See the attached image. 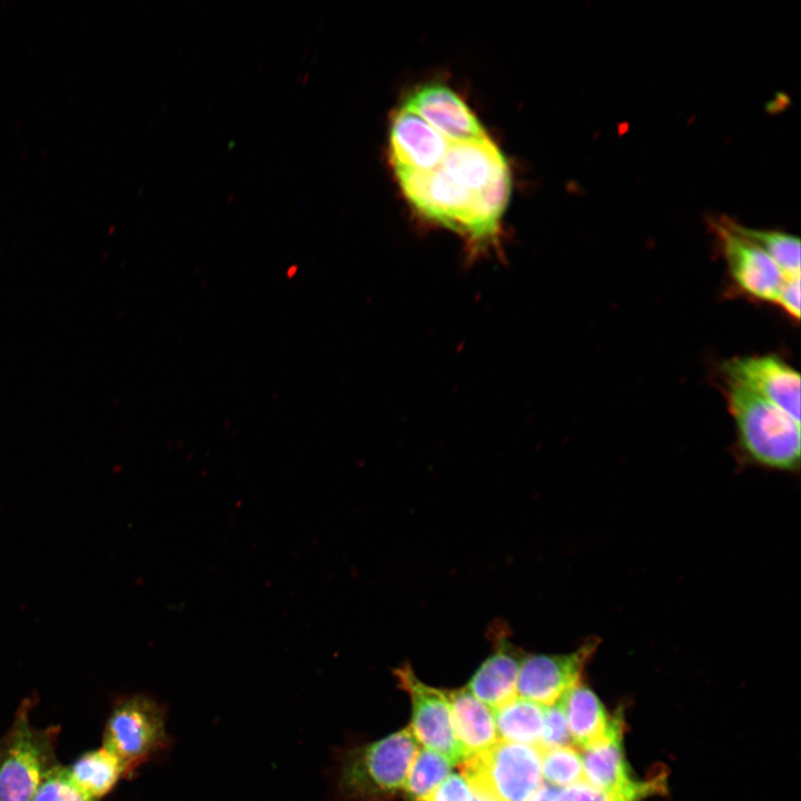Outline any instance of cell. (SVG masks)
<instances>
[{"mask_svg": "<svg viewBox=\"0 0 801 801\" xmlns=\"http://www.w3.org/2000/svg\"><path fill=\"white\" fill-rule=\"evenodd\" d=\"M166 715L161 705L145 694L118 701L106 723L103 748L130 773L152 754L168 746Z\"/></svg>", "mask_w": 801, "mask_h": 801, "instance_id": "6", "label": "cell"}, {"mask_svg": "<svg viewBox=\"0 0 801 801\" xmlns=\"http://www.w3.org/2000/svg\"><path fill=\"white\" fill-rule=\"evenodd\" d=\"M721 370L723 378L745 386L800 422V374L782 357L739 356L724 362Z\"/></svg>", "mask_w": 801, "mask_h": 801, "instance_id": "10", "label": "cell"}, {"mask_svg": "<svg viewBox=\"0 0 801 801\" xmlns=\"http://www.w3.org/2000/svg\"><path fill=\"white\" fill-rule=\"evenodd\" d=\"M599 645L596 637L570 653L525 654L517 678L518 698L550 706L580 682L587 662Z\"/></svg>", "mask_w": 801, "mask_h": 801, "instance_id": "9", "label": "cell"}, {"mask_svg": "<svg viewBox=\"0 0 801 801\" xmlns=\"http://www.w3.org/2000/svg\"><path fill=\"white\" fill-rule=\"evenodd\" d=\"M447 695L453 729L465 759L498 741L494 714L487 705L466 688L447 691Z\"/></svg>", "mask_w": 801, "mask_h": 801, "instance_id": "15", "label": "cell"}, {"mask_svg": "<svg viewBox=\"0 0 801 801\" xmlns=\"http://www.w3.org/2000/svg\"><path fill=\"white\" fill-rule=\"evenodd\" d=\"M471 790H472V789H471ZM472 793H473V800H472V801H494L493 799H491L490 797H487V795H485V794H483V793H479V792H476V791H473V790H472Z\"/></svg>", "mask_w": 801, "mask_h": 801, "instance_id": "28", "label": "cell"}, {"mask_svg": "<svg viewBox=\"0 0 801 801\" xmlns=\"http://www.w3.org/2000/svg\"><path fill=\"white\" fill-rule=\"evenodd\" d=\"M582 760L584 781L612 795L640 801L656 792L662 784L660 779L641 782L632 777L624 755L621 713L613 715L611 729L604 739L582 751Z\"/></svg>", "mask_w": 801, "mask_h": 801, "instance_id": "11", "label": "cell"}, {"mask_svg": "<svg viewBox=\"0 0 801 801\" xmlns=\"http://www.w3.org/2000/svg\"><path fill=\"white\" fill-rule=\"evenodd\" d=\"M571 738L575 748L585 750L606 736L613 716H610L594 691L581 682L561 699Z\"/></svg>", "mask_w": 801, "mask_h": 801, "instance_id": "16", "label": "cell"}, {"mask_svg": "<svg viewBox=\"0 0 801 801\" xmlns=\"http://www.w3.org/2000/svg\"><path fill=\"white\" fill-rule=\"evenodd\" d=\"M738 230L763 249L785 277L800 276V240L779 230L753 229L735 221Z\"/></svg>", "mask_w": 801, "mask_h": 801, "instance_id": "20", "label": "cell"}, {"mask_svg": "<svg viewBox=\"0 0 801 801\" xmlns=\"http://www.w3.org/2000/svg\"><path fill=\"white\" fill-rule=\"evenodd\" d=\"M473 791L494 801H527L542 783L541 752L536 746L497 741L462 762Z\"/></svg>", "mask_w": 801, "mask_h": 801, "instance_id": "5", "label": "cell"}, {"mask_svg": "<svg viewBox=\"0 0 801 801\" xmlns=\"http://www.w3.org/2000/svg\"><path fill=\"white\" fill-rule=\"evenodd\" d=\"M449 142L424 119L402 107L389 130L390 161L395 172H424L437 168Z\"/></svg>", "mask_w": 801, "mask_h": 801, "instance_id": "13", "label": "cell"}, {"mask_svg": "<svg viewBox=\"0 0 801 801\" xmlns=\"http://www.w3.org/2000/svg\"><path fill=\"white\" fill-rule=\"evenodd\" d=\"M560 789L546 782L541 783L527 801H556Z\"/></svg>", "mask_w": 801, "mask_h": 801, "instance_id": "27", "label": "cell"}, {"mask_svg": "<svg viewBox=\"0 0 801 801\" xmlns=\"http://www.w3.org/2000/svg\"><path fill=\"white\" fill-rule=\"evenodd\" d=\"M543 705L516 696L493 710L498 741L538 748L544 719Z\"/></svg>", "mask_w": 801, "mask_h": 801, "instance_id": "18", "label": "cell"}, {"mask_svg": "<svg viewBox=\"0 0 801 801\" xmlns=\"http://www.w3.org/2000/svg\"><path fill=\"white\" fill-rule=\"evenodd\" d=\"M57 730L39 729L22 703L13 723L0 739V801H30L44 778L58 765Z\"/></svg>", "mask_w": 801, "mask_h": 801, "instance_id": "4", "label": "cell"}, {"mask_svg": "<svg viewBox=\"0 0 801 801\" xmlns=\"http://www.w3.org/2000/svg\"><path fill=\"white\" fill-rule=\"evenodd\" d=\"M495 649L481 664L466 689L493 710L515 699L516 684L525 653L518 650L502 631L496 632Z\"/></svg>", "mask_w": 801, "mask_h": 801, "instance_id": "14", "label": "cell"}, {"mask_svg": "<svg viewBox=\"0 0 801 801\" xmlns=\"http://www.w3.org/2000/svg\"><path fill=\"white\" fill-rule=\"evenodd\" d=\"M710 226L738 291L758 301L777 304L788 278L777 264L763 249L741 234L732 219L719 217L712 219Z\"/></svg>", "mask_w": 801, "mask_h": 801, "instance_id": "7", "label": "cell"}, {"mask_svg": "<svg viewBox=\"0 0 801 801\" xmlns=\"http://www.w3.org/2000/svg\"><path fill=\"white\" fill-rule=\"evenodd\" d=\"M67 770L77 787L92 801H99L121 778L130 774L125 763L103 746L81 754Z\"/></svg>", "mask_w": 801, "mask_h": 801, "instance_id": "17", "label": "cell"}, {"mask_svg": "<svg viewBox=\"0 0 801 801\" xmlns=\"http://www.w3.org/2000/svg\"><path fill=\"white\" fill-rule=\"evenodd\" d=\"M400 688L412 702L409 730L425 749L438 752L453 764L464 761L452 723L447 691L433 688L417 679L409 664L394 671Z\"/></svg>", "mask_w": 801, "mask_h": 801, "instance_id": "8", "label": "cell"}, {"mask_svg": "<svg viewBox=\"0 0 801 801\" xmlns=\"http://www.w3.org/2000/svg\"><path fill=\"white\" fill-rule=\"evenodd\" d=\"M403 107L424 119L449 144L487 136L468 106L444 85L431 83L418 88L406 98Z\"/></svg>", "mask_w": 801, "mask_h": 801, "instance_id": "12", "label": "cell"}, {"mask_svg": "<svg viewBox=\"0 0 801 801\" xmlns=\"http://www.w3.org/2000/svg\"><path fill=\"white\" fill-rule=\"evenodd\" d=\"M30 801H92L72 781L67 768L58 765L40 783Z\"/></svg>", "mask_w": 801, "mask_h": 801, "instance_id": "22", "label": "cell"}, {"mask_svg": "<svg viewBox=\"0 0 801 801\" xmlns=\"http://www.w3.org/2000/svg\"><path fill=\"white\" fill-rule=\"evenodd\" d=\"M541 773L546 783L565 788L584 781L583 760L573 745L540 750Z\"/></svg>", "mask_w": 801, "mask_h": 801, "instance_id": "21", "label": "cell"}, {"mask_svg": "<svg viewBox=\"0 0 801 801\" xmlns=\"http://www.w3.org/2000/svg\"><path fill=\"white\" fill-rule=\"evenodd\" d=\"M573 745L562 701L544 708L543 730L538 750Z\"/></svg>", "mask_w": 801, "mask_h": 801, "instance_id": "23", "label": "cell"}, {"mask_svg": "<svg viewBox=\"0 0 801 801\" xmlns=\"http://www.w3.org/2000/svg\"><path fill=\"white\" fill-rule=\"evenodd\" d=\"M418 750L409 728L350 750L340 767V795L347 801L393 800L404 789Z\"/></svg>", "mask_w": 801, "mask_h": 801, "instance_id": "3", "label": "cell"}, {"mask_svg": "<svg viewBox=\"0 0 801 801\" xmlns=\"http://www.w3.org/2000/svg\"><path fill=\"white\" fill-rule=\"evenodd\" d=\"M471 787L463 775L449 774L425 801H472Z\"/></svg>", "mask_w": 801, "mask_h": 801, "instance_id": "24", "label": "cell"}, {"mask_svg": "<svg viewBox=\"0 0 801 801\" xmlns=\"http://www.w3.org/2000/svg\"><path fill=\"white\" fill-rule=\"evenodd\" d=\"M742 458L762 468L795 473L800 468V422L745 386L723 378Z\"/></svg>", "mask_w": 801, "mask_h": 801, "instance_id": "2", "label": "cell"}, {"mask_svg": "<svg viewBox=\"0 0 801 801\" xmlns=\"http://www.w3.org/2000/svg\"><path fill=\"white\" fill-rule=\"evenodd\" d=\"M454 764L444 755L429 749H421L409 768L404 789L409 801H425L451 774Z\"/></svg>", "mask_w": 801, "mask_h": 801, "instance_id": "19", "label": "cell"}, {"mask_svg": "<svg viewBox=\"0 0 801 801\" xmlns=\"http://www.w3.org/2000/svg\"><path fill=\"white\" fill-rule=\"evenodd\" d=\"M556 801H631L623 797L602 792L585 781L558 790Z\"/></svg>", "mask_w": 801, "mask_h": 801, "instance_id": "25", "label": "cell"}, {"mask_svg": "<svg viewBox=\"0 0 801 801\" xmlns=\"http://www.w3.org/2000/svg\"><path fill=\"white\" fill-rule=\"evenodd\" d=\"M791 319L800 318V276L785 278L777 304Z\"/></svg>", "mask_w": 801, "mask_h": 801, "instance_id": "26", "label": "cell"}, {"mask_svg": "<svg viewBox=\"0 0 801 801\" xmlns=\"http://www.w3.org/2000/svg\"><path fill=\"white\" fill-rule=\"evenodd\" d=\"M395 174L408 202L425 218L459 233L475 248L497 239L511 181L478 190L441 166Z\"/></svg>", "mask_w": 801, "mask_h": 801, "instance_id": "1", "label": "cell"}]
</instances>
